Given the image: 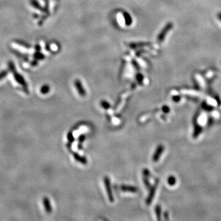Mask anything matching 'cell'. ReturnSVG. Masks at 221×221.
Returning a JSON list of instances; mask_svg holds the SVG:
<instances>
[{
  "mask_svg": "<svg viewBox=\"0 0 221 221\" xmlns=\"http://www.w3.org/2000/svg\"><path fill=\"white\" fill-rule=\"evenodd\" d=\"M8 66H9L10 71L13 73V75L14 76V78H15L16 81L24 87L25 92L27 94H28L29 91H28V85H27L25 80L23 78V76L22 75H20V74H19L16 71V67H15V65H14V63L13 62H11V61L9 62V64H8Z\"/></svg>",
  "mask_w": 221,
  "mask_h": 221,
  "instance_id": "obj_1",
  "label": "cell"
},
{
  "mask_svg": "<svg viewBox=\"0 0 221 221\" xmlns=\"http://www.w3.org/2000/svg\"><path fill=\"white\" fill-rule=\"evenodd\" d=\"M173 24L171 22H169L165 25V27L163 28V29L161 30L157 36V41L159 43L162 42L164 41L166 36H167L168 32L172 30V28H173Z\"/></svg>",
  "mask_w": 221,
  "mask_h": 221,
  "instance_id": "obj_2",
  "label": "cell"
},
{
  "mask_svg": "<svg viewBox=\"0 0 221 221\" xmlns=\"http://www.w3.org/2000/svg\"><path fill=\"white\" fill-rule=\"evenodd\" d=\"M104 183L105 185V188H106V190L107 192V195L108 197V199L109 200L113 203L114 201V197L112 192V189H111V181L109 177L107 176H105L104 178Z\"/></svg>",
  "mask_w": 221,
  "mask_h": 221,
  "instance_id": "obj_3",
  "label": "cell"
},
{
  "mask_svg": "<svg viewBox=\"0 0 221 221\" xmlns=\"http://www.w3.org/2000/svg\"><path fill=\"white\" fill-rule=\"evenodd\" d=\"M164 149H165V147L163 145L160 144V145H158L155 150V152L152 156V160L154 161V162H156L157 161H158V160L160 159V156L161 155V154H163V151H164Z\"/></svg>",
  "mask_w": 221,
  "mask_h": 221,
  "instance_id": "obj_4",
  "label": "cell"
},
{
  "mask_svg": "<svg viewBox=\"0 0 221 221\" xmlns=\"http://www.w3.org/2000/svg\"><path fill=\"white\" fill-rule=\"evenodd\" d=\"M74 85L79 95L81 96H85L86 95V91L83 87L81 81L79 79H76L74 81Z\"/></svg>",
  "mask_w": 221,
  "mask_h": 221,
  "instance_id": "obj_5",
  "label": "cell"
},
{
  "mask_svg": "<svg viewBox=\"0 0 221 221\" xmlns=\"http://www.w3.org/2000/svg\"><path fill=\"white\" fill-rule=\"evenodd\" d=\"M157 184H158V182L156 183V184L154 186L151 187V188H150V191L149 194V195H148V197H147V199L146 200V203L147 205H150L152 203V200L154 199V197L155 194V191H156V189H157Z\"/></svg>",
  "mask_w": 221,
  "mask_h": 221,
  "instance_id": "obj_6",
  "label": "cell"
},
{
  "mask_svg": "<svg viewBox=\"0 0 221 221\" xmlns=\"http://www.w3.org/2000/svg\"><path fill=\"white\" fill-rule=\"evenodd\" d=\"M42 204L46 212L50 214L52 212V208L49 198L47 197H44L42 198Z\"/></svg>",
  "mask_w": 221,
  "mask_h": 221,
  "instance_id": "obj_7",
  "label": "cell"
},
{
  "mask_svg": "<svg viewBox=\"0 0 221 221\" xmlns=\"http://www.w3.org/2000/svg\"><path fill=\"white\" fill-rule=\"evenodd\" d=\"M70 150L71 151L73 156L74 158V159L77 161H78V162H79V163H82L83 165H87V158L85 157L80 155L79 154H78L76 152L72 151L71 149H70Z\"/></svg>",
  "mask_w": 221,
  "mask_h": 221,
  "instance_id": "obj_8",
  "label": "cell"
},
{
  "mask_svg": "<svg viewBox=\"0 0 221 221\" xmlns=\"http://www.w3.org/2000/svg\"><path fill=\"white\" fill-rule=\"evenodd\" d=\"M121 189L122 191L126 192H132V193H136L138 192V189L132 186L128 185H122L121 186Z\"/></svg>",
  "mask_w": 221,
  "mask_h": 221,
  "instance_id": "obj_9",
  "label": "cell"
},
{
  "mask_svg": "<svg viewBox=\"0 0 221 221\" xmlns=\"http://www.w3.org/2000/svg\"><path fill=\"white\" fill-rule=\"evenodd\" d=\"M124 17L125 19V22L127 26H130L132 24V18L129 13L127 12H124Z\"/></svg>",
  "mask_w": 221,
  "mask_h": 221,
  "instance_id": "obj_10",
  "label": "cell"
},
{
  "mask_svg": "<svg viewBox=\"0 0 221 221\" xmlns=\"http://www.w3.org/2000/svg\"><path fill=\"white\" fill-rule=\"evenodd\" d=\"M50 90V87L49 85L47 84H44L43 85L40 89V92L42 95H46L47 94Z\"/></svg>",
  "mask_w": 221,
  "mask_h": 221,
  "instance_id": "obj_11",
  "label": "cell"
},
{
  "mask_svg": "<svg viewBox=\"0 0 221 221\" xmlns=\"http://www.w3.org/2000/svg\"><path fill=\"white\" fill-rule=\"evenodd\" d=\"M155 211L157 220H161V206L159 205H156L155 208Z\"/></svg>",
  "mask_w": 221,
  "mask_h": 221,
  "instance_id": "obj_12",
  "label": "cell"
},
{
  "mask_svg": "<svg viewBox=\"0 0 221 221\" xmlns=\"http://www.w3.org/2000/svg\"><path fill=\"white\" fill-rule=\"evenodd\" d=\"M30 3H31V5L36 9H39L40 11H43L42 7L40 6L39 3H38V1H36V0H31L30 1Z\"/></svg>",
  "mask_w": 221,
  "mask_h": 221,
  "instance_id": "obj_13",
  "label": "cell"
},
{
  "mask_svg": "<svg viewBox=\"0 0 221 221\" xmlns=\"http://www.w3.org/2000/svg\"><path fill=\"white\" fill-rule=\"evenodd\" d=\"M85 137H86V136H85V135H84V134H82V135H81L79 136V139H78L79 143L78 146L79 149H82V143L85 141Z\"/></svg>",
  "mask_w": 221,
  "mask_h": 221,
  "instance_id": "obj_14",
  "label": "cell"
},
{
  "mask_svg": "<svg viewBox=\"0 0 221 221\" xmlns=\"http://www.w3.org/2000/svg\"><path fill=\"white\" fill-rule=\"evenodd\" d=\"M100 104L103 108H104V109H106V110L109 109L111 107V105H110L108 101H107L106 100H101L100 102Z\"/></svg>",
  "mask_w": 221,
  "mask_h": 221,
  "instance_id": "obj_15",
  "label": "cell"
},
{
  "mask_svg": "<svg viewBox=\"0 0 221 221\" xmlns=\"http://www.w3.org/2000/svg\"><path fill=\"white\" fill-rule=\"evenodd\" d=\"M168 183L170 186H174L176 183V179L173 176H170L168 178Z\"/></svg>",
  "mask_w": 221,
  "mask_h": 221,
  "instance_id": "obj_16",
  "label": "cell"
},
{
  "mask_svg": "<svg viewBox=\"0 0 221 221\" xmlns=\"http://www.w3.org/2000/svg\"><path fill=\"white\" fill-rule=\"evenodd\" d=\"M143 181H144V185L146 186V188L149 189L151 188V185L149 183V181L148 179V178H146V177H143Z\"/></svg>",
  "mask_w": 221,
  "mask_h": 221,
  "instance_id": "obj_17",
  "label": "cell"
},
{
  "mask_svg": "<svg viewBox=\"0 0 221 221\" xmlns=\"http://www.w3.org/2000/svg\"><path fill=\"white\" fill-rule=\"evenodd\" d=\"M67 138L68 139V141H70V143H72L74 141V136L73 135L72 132H69L67 135Z\"/></svg>",
  "mask_w": 221,
  "mask_h": 221,
  "instance_id": "obj_18",
  "label": "cell"
},
{
  "mask_svg": "<svg viewBox=\"0 0 221 221\" xmlns=\"http://www.w3.org/2000/svg\"><path fill=\"white\" fill-rule=\"evenodd\" d=\"M8 74V71L3 70L2 72H0V81L2 80L4 78H5Z\"/></svg>",
  "mask_w": 221,
  "mask_h": 221,
  "instance_id": "obj_19",
  "label": "cell"
},
{
  "mask_svg": "<svg viewBox=\"0 0 221 221\" xmlns=\"http://www.w3.org/2000/svg\"><path fill=\"white\" fill-rule=\"evenodd\" d=\"M143 177H146V178H149L150 176V172L149 170L147 168H144L143 171Z\"/></svg>",
  "mask_w": 221,
  "mask_h": 221,
  "instance_id": "obj_20",
  "label": "cell"
},
{
  "mask_svg": "<svg viewBox=\"0 0 221 221\" xmlns=\"http://www.w3.org/2000/svg\"><path fill=\"white\" fill-rule=\"evenodd\" d=\"M136 79H137V81H138V82L139 83V84H141L142 83V82H143V76L142 75V74H138L137 75H136Z\"/></svg>",
  "mask_w": 221,
  "mask_h": 221,
  "instance_id": "obj_21",
  "label": "cell"
},
{
  "mask_svg": "<svg viewBox=\"0 0 221 221\" xmlns=\"http://www.w3.org/2000/svg\"><path fill=\"white\" fill-rule=\"evenodd\" d=\"M16 42H17V44H19V45L23 46V47H30L29 45H28V44H26L24 41H22L17 40V41H16Z\"/></svg>",
  "mask_w": 221,
  "mask_h": 221,
  "instance_id": "obj_22",
  "label": "cell"
},
{
  "mask_svg": "<svg viewBox=\"0 0 221 221\" xmlns=\"http://www.w3.org/2000/svg\"><path fill=\"white\" fill-rule=\"evenodd\" d=\"M162 111L165 113H168L170 112V108L167 106H163L162 107Z\"/></svg>",
  "mask_w": 221,
  "mask_h": 221,
  "instance_id": "obj_23",
  "label": "cell"
},
{
  "mask_svg": "<svg viewBox=\"0 0 221 221\" xmlns=\"http://www.w3.org/2000/svg\"><path fill=\"white\" fill-rule=\"evenodd\" d=\"M34 57H35L36 59H39V60H42V59L44 57V55H42L41 53H36L35 55H34Z\"/></svg>",
  "mask_w": 221,
  "mask_h": 221,
  "instance_id": "obj_24",
  "label": "cell"
},
{
  "mask_svg": "<svg viewBox=\"0 0 221 221\" xmlns=\"http://www.w3.org/2000/svg\"><path fill=\"white\" fill-rule=\"evenodd\" d=\"M173 100L175 102H177V101H179V100H180V96H175L173 97Z\"/></svg>",
  "mask_w": 221,
  "mask_h": 221,
  "instance_id": "obj_25",
  "label": "cell"
},
{
  "mask_svg": "<svg viewBox=\"0 0 221 221\" xmlns=\"http://www.w3.org/2000/svg\"><path fill=\"white\" fill-rule=\"evenodd\" d=\"M164 218L165 220H168L169 217H168V213L167 212H165L164 213Z\"/></svg>",
  "mask_w": 221,
  "mask_h": 221,
  "instance_id": "obj_26",
  "label": "cell"
},
{
  "mask_svg": "<svg viewBox=\"0 0 221 221\" xmlns=\"http://www.w3.org/2000/svg\"><path fill=\"white\" fill-rule=\"evenodd\" d=\"M217 17H218L219 20L221 22V13H219L217 14Z\"/></svg>",
  "mask_w": 221,
  "mask_h": 221,
  "instance_id": "obj_27",
  "label": "cell"
}]
</instances>
